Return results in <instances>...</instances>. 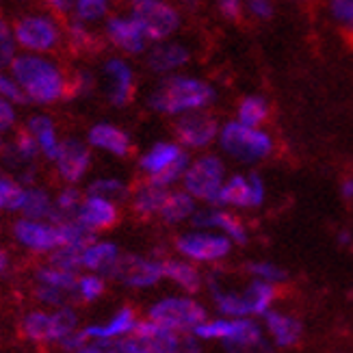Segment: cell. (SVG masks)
<instances>
[{
  "mask_svg": "<svg viewBox=\"0 0 353 353\" xmlns=\"http://www.w3.org/2000/svg\"><path fill=\"white\" fill-rule=\"evenodd\" d=\"M214 100V91L210 85L195 79H176L165 81L154 94L150 96V106L161 113H184L204 109Z\"/></svg>",
  "mask_w": 353,
  "mask_h": 353,
  "instance_id": "obj_2",
  "label": "cell"
},
{
  "mask_svg": "<svg viewBox=\"0 0 353 353\" xmlns=\"http://www.w3.org/2000/svg\"><path fill=\"white\" fill-rule=\"evenodd\" d=\"M212 204L217 206H254V197H252V187H250V178L245 176H232L225 184H221V189L214 193L210 199Z\"/></svg>",
  "mask_w": 353,
  "mask_h": 353,
  "instance_id": "obj_19",
  "label": "cell"
},
{
  "mask_svg": "<svg viewBox=\"0 0 353 353\" xmlns=\"http://www.w3.org/2000/svg\"><path fill=\"white\" fill-rule=\"evenodd\" d=\"M248 7L254 15H258V18H269L273 13L271 0H248Z\"/></svg>",
  "mask_w": 353,
  "mask_h": 353,
  "instance_id": "obj_50",
  "label": "cell"
},
{
  "mask_svg": "<svg viewBox=\"0 0 353 353\" xmlns=\"http://www.w3.org/2000/svg\"><path fill=\"white\" fill-rule=\"evenodd\" d=\"M89 161H91L89 150L81 141L70 139L61 143L59 157H57V170L68 182H76L89 170Z\"/></svg>",
  "mask_w": 353,
  "mask_h": 353,
  "instance_id": "obj_13",
  "label": "cell"
},
{
  "mask_svg": "<svg viewBox=\"0 0 353 353\" xmlns=\"http://www.w3.org/2000/svg\"><path fill=\"white\" fill-rule=\"evenodd\" d=\"M223 163L214 157H204L195 161L191 167H187L184 172V189H187L193 197L199 199H210L214 197L223 184Z\"/></svg>",
  "mask_w": 353,
  "mask_h": 353,
  "instance_id": "obj_5",
  "label": "cell"
},
{
  "mask_svg": "<svg viewBox=\"0 0 353 353\" xmlns=\"http://www.w3.org/2000/svg\"><path fill=\"white\" fill-rule=\"evenodd\" d=\"M89 143L111 152L115 157H126L130 152V139L124 130H119L111 124H98L89 130Z\"/></svg>",
  "mask_w": 353,
  "mask_h": 353,
  "instance_id": "obj_18",
  "label": "cell"
},
{
  "mask_svg": "<svg viewBox=\"0 0 353 353\" xmlns=\"http://www.w3.org/2000/svg\"><path fill=\"white\" fill-rule=\"evenodd\" d=\"M176 248L182 256L199 263H212V260L225 258L230 252V241L217 234H184L176 241Z\"/></svg>",
  "mask_w": 353,
  "mask_h": 353,
  "instance_id": "obj_9",
  "label": "cell"
},
{
  "mask_svg": "<svg viewBox=\"0 0 353 353\" xmlns=\"http://www.w3.org/2000/svg\"><path fill=\"white\" fill-rule=\"evenodd\" d=\"M132 336L141 343L143 353H174L182 349V341L176 336V330L159 323L154 319L145 321V323H137Z\"/></svg>",
  "mask_w": 353,
  "mask_h": 353,
  "instance_id": "obj_11",
  "label": "cell"
},
{
  "mask_svg": "<svg viewBox=\"0 0 353 353\" xmlns=\"http://www.w3.org/2000/svg\"><path fill=\"white\" fill-rule=\"evenodd\" d=\"M15 37H18V41L24 48L43 52L57 46L59 30L52 20L33 15V18H24L18 22V26H15Z\"/></svg>",
  "mask_w": 353,
  "mask_h": 353,
  "instance_id": "obj_10",
  "label": "cell"
},
{
  "mask_svg": "<svg viewBox=\"0 0 353 353\" xmlns=\"http://www.w3.org/2000/svg\"><path fill=\"white\" fill-rule=\"evenodd\" d=\"M193 212H195V204L191 193H170L161 210V217L170 223H178L187 217H193Z\"/></svg>",
  "mask_w": 353,
  "mask_h": 353,
  "instance_id": "obj_28",
  "label": "cell"
},
{
  "mask_svg": "<svg viewBox=\"0 0 353 353\" xmlns=\"http://www.w3.org/2000/svg\"><path fill=\"white\" fill-rule=\"evenodd\" d=\"M89 195H98L104 199H111V202H117V199H124L128 195V189L119 180L106 178V180H96L94 184H91Z\"/></svg>",
  "mask_w": 353,
  "mask_h": 353,
  "instance_id": "obj_37",
  "label": "cell"
},
{
  "mask_svg": "<svg viewBox=\"0 0 353 353\" xmlns=\"http://www.w3.org/2000/svg\"><path fill=\"white\" fill-rule=\"evenodd\" d=\"M248 271L252 275H256V278L267 280V282H282L286 278V273L282 269H278L275 265H271V263H252L248 267Z\"/></svg>",
  "mask_w": 353,
  "mask_h": 353,
  "instance_id": "obj_44",
  "label": "cell"
},
{
  "mask_svg": "<svg viewBox=\"0 0 353 353\" xmlns=\"http://www.w3.org/2000/svg\"><path fill=\"white\" fill-rule=\"evenodd\" d=\"M0 96L11 100V102H18V104H24L28 102V96H26V91L20 89L18 85H15L13 81H9L7 76L0 74Z\"/></svg>",
  "mask_w": 353,
  "mask_h": 353,
  "instance_id": "obj_46",
  "label": "cell"
},
{
  "mask_svg": "<svg viewBox=\"0 0 353 353\" xmlns=\"http://www.w3.org/2000/svg\"><path fill=\"white\" fill-rule=\"evenodd\" d=\"M106 275H111V278L134 288L152 286L161 278H165L163 260H145L139 256H119L115 260V265L106 271Z\"/></svg>",
  "mask_w": 353,
  "mask_h": 353,
  "instance_id": "obj_6",
  "label": "cell"
},
{
  "mask_svg": "<svg viewBox=\"0 0 353 353\" xmlns=\"http://www.w3.org/2000/svg\"><path fill=\"white\" fill-rule=\"evenodd\" d=\"M104 72L109 76L111 87H109V98L115 106H124L130 102L132 98V89H134V81H132V72L130 68L119 59H111L106 61Z\"/></svg>",
  "mask_w": 353,
  "mask_h": 353,
  "instance_id": "obj_15",
  "label": "cell"
},
{
  "mask_svg": "<svg viewBox=\"0 0 353 353\" xmlns=\"http://www.w3.org/2000/svg\"><path fill=\"white\" fill-rule=\"evenodd\" d=\"M15 124V113L7 100L0 98V130H9Z\"/></svg>",
  "mask_w": 353,
  "mask_h": 353,
  "instance_id": "obj_49",
  "label": "cell"
},
{
  "mask_svg": "<svg viewBox=\"0 0 353 353\" xmlns=\"http://www.w3.org/2000/svg\"><path fill=\"white\" fill-rule=\"evenodd\" d=\"M193 223L197 228H221L228 236H232L234 243L243 245L248 241L243 223L234 217V214L223 212V210H199L193 212Z\"/></svg>",
  "mask_w": 353,
  "mask_h": 353,
  "instance_id": "obj_17",
  "label": "cell"
},
{
  "mask_svg": "<svg viewBox=\"0 0 353 353\" xmlns=\"http://www.w3.org/2000/svg\"><path fill=\"white\" fill-rule=\"evenodd\" d=\"M150 319H154L176 332H184V330H195L199 323H204L206 310L193 299L170 297L152 305Z\"/></svg>",
  "mask_w": 353,
  "mask_h": 353,
  "instance_id": "obj_4",
  "label": "cell"
},
{
  "mask_svg": "<svg viewBox=\"0 0 353 353\" xmlns=\"http://www.w3.org/2000/svg\"><path fill=\"white\" fill-rule=\"evenodd\" d=\"M89 245H61L57 248V252L52 254L50 263L59 269H68V271H79L83 265V256H85V250Z\"/></svg>",
  "mask_w": 353,
  "mask_h": 353,
  "instance_id": "obj_32",
  "label": "cell"
},
{
  "mask_svg": "<svg viewBox=\"0 0 353 353\" xmlns=\"http://www.w3.org/2000/svg\"><path fill=\"white\" fill-rule=\"evenodd\" d=\"M22 332L35 343H50L52 339V316L46 312H30L22 321Z\"/></svg>",
  "mask_w": 353,
  "mask_h": 353,
  "instance_id": "obj_30",
  "label": "cell"
},
{
  "mask_svg": "<svg viewBox=\"0 0 353 353\" xmlns=\"http://www.w3.org/2000/svg\"><path fill=\"white\" fill-rule=\"evenodd\" d=\"M106 11V0H76L79 20H98Z\"/></svg>",
  "mask_w": 353,
  "mask_h": 353,
  "instance_id": "obj_41",
  "label": "cell"
},
{
  "mask_svg": "<svg viewBox=\"0 0 353 353\" xmlns=\"http://www.w3.org/2000/svg\"><path fill=\"white\" fill-rule=\"evenodd\" d=\"M180 154H182V150L176 143H157L141 159V170L148 172L150 176H154V174L163 172L165 167H170Z\"/></svg>",
  "mask_w": 353,
  "mask_h": 353,
  "instance_id": "obj_25",
  "label": "cell"
},
{
  "mask_svg": "<svg viewBox=\"0 0 353 353\" xmlns=\"http://www.w3.org/2000/svg\"><path fill=\"white\" fill-rule=\"evenodd\" d=\"M24 195H26V191L20 187L18 182L0 176V208L20 210L24 204Z\"/></svg>",
  "mask_w": 353,
  "mask_h": 353,
  "instance_id": "obj_36",
  "label": "cell"
},
{
  "mask_svg": "<svg viewBox=\"0 0 353 353\" xmlns=\"http://www.w3.org/2000/svg\"><path fill=\"white\" fill-rule=\"evenodd\" d=\"M79 219L94 230H106L117 223V208L111 199L89 195L81 206Z\"/></svg>",
  "mask_w": 353,
  "mask_h": 353,
  "instance_id": "obj_16",
  "label": "cell"
},
{
  "mask_svg": "<svg viewBox=\"0 0 353 353\" xmlns=\"http://www.w3.org/2000/svg\"><path fill=\"white\" fill-rule=\"evenodd\" d=\"M217 121L208 115H199V113H191L180 117V121L176 124V134L178 141L182 145L189 148H204L208 145L214 134H217Z\"/></svg>",
  "mask_w": 353,
  "mask_h": 353,
  "instance_id": "obj_12",
  "label": "cell"
},
{
  "mask_svg": "<svg viewBox=\"0 0 353 353\" xmlns=\"http://www.w3.org/2000/svg\"><path fill=\"white\" fill-rule=\"evenodd\" d=\"M13 50H15V41L9 26L0 20V70L13 63Z\"/></svg>",
  "mask_w": 353,
  "mask_h": 353,
  "instance_id": "obj_42",
  "label": "cell"
},
{
  "mask_svg": "<svg viewBox=\"0 0 353 353\" xmlns=\"http://www.w3.org/2000/svg\"><path fill=\"white\" fill-rule=\"evenodd\" d=\"M273 295H275V290L267 280L258 278L256 282H252V286L248 288V295H245L250 301L252 314H267L269 305L273 301Z\"/></svg>",
  "mask_w": 353,
  "mask_h": 353,
  "instance_id": "obj_34",
  "label": "cell"
},
{
  "mask_svg": "<svg viewBox=\"0 0 353 353\" xmlns=\"http://www.w3.org/2000/svg\"><path fill=\"white\" fill-rule=\"evenodd\" d=\"M250 187H252L254 206L263 204V199H265V184H263V180H260L258 174H250Z\"/></svg>",
  "mask_w": 353,
  "mask_h": 353,
  "instance_id": "obj_51",
  "label": "cell"
},
{
  "mask_svg": "<svg viewBox=\"0 0 353 353\" xmlns=\"http://www.w3.org/2000/svg\"><path fill=\"white\" fill-rule=\"evenodd\" d=\"M0 145H3V141H0Z\"/></svg>",
  "mask_w": 353,
  "mask_h": 353,
  "instance_id": "obj_57",
  "label": "cell"
},
{
  "mask_svg": "<svg viewBox=\"0 0 353 353\" xmlns=\"http://www.w3.org/2000/svg\"><path fill=\"white\" fill-rule=\"evenodd\" d=\"M134 325H137L134 312L130 308H124L115 314V319L109 325H91V327H85V332L89 339H117V336L132 334Z\"/></svg>",
  "mask_w": 353,
  "mask_h": 353,
  "instance_id": "obj_24",
  "label": "cell"
},
{
  "mask_svg": "<svg viewBox=\"0 0 353 353\" xmlns=\"http://www.w3.org/2000/svg\"><path fill=\"white\" fill-rule=\"evenodd\" d=\"M134 5H143V3H152V0H132Z\"/></svg>",
  "mask_w": 353,
  "mask_h": 353,
  "instance_id": "obj_56",
  "label": "cell"
},
{
  "mask_svg": "<svg viewBox=\"0 0 353 353\" xmlns=\"http://www.w3.org/2000/svg\"><path fill=\"white\" fill-rule=\"evenodd\" d=\"M163 273H165V278L174 280L180 288L187 290V293H197L199 286H202V278H199V273L189 263H180V260H165Z\"/></svg>",
  "mask_w": 353,
  "mask_h": 353,
  "instance_id": "obj_26",
  "label": "cell"
},
{
  "mask_svg": "<svg viewBox=\"0 0 353 353\" xmlns=\"http://www.w3.org/2000/svg\"><path fill=\"white\" fill-rule=\"evenodd\" d=\"M15 81L26 91L28 100L46 104L65 98V81L61 72L39 57H18L11 63Z\"/></svg>",
  "mask_w": 353,
  "mask_h": 353,
  "instance_id": "obj_1",
  "label": "cell"
},
{
  "mask_svg": "<svg viewBox=\"0 0 353 353\" xmlns=\"http://www.w3.org/2000/svg\"><path fill=\"white\" fill-rule=\"evenodd\" d=\"M104 293V280L98 275H85L79 278V297L85 301H94Z\"/></svg>",
  "mask_w": 353,
  "mask_h": 353,
  "instance_id": "obj_40",
  "label": "cell"
},
{
  "mask_svg": "<svg viewBox=\"0 0 353 353\" xmlns=\"http://www.w3.org/2000/svg\"><path fill=\"white\" fill-rule=\"evenodd\" d=\"M37 280L41 284H48V286H57V288H63V290H72V293L79 295V278H76L74 271L68 269H59V267H48V269H41L37 273Z\"/></svg>",
  "mask_w": 353,
  "mask_h": 353,
  "instance_id": "obj_33",
  "label": "cell"
},
{
  "mask_svg": "<svg viewBox=\"0 0 353 353\" xmlns=\"http://www.w3.org/2000/svg\"><path fill=\"white\" fill-rule=\"evenodd\" d=\"M269 117V106L263 98L250 96L245 98L239 106V121L248 126H260Z\"/></svg>",
  "mask_w": 353,
  "mask_h": 353,
  "instance_id": "obj_35",
  "label": "cell"
},
{
  "mask_svg": "<svg viewBox=\"0 0 353 353\" xmlns=\"http://www.w3.org/2000/svg\"><path fill=\"white\" fill-rule=\"evenodd\" d=\"M35 295H37L41 301H46V303L63 305V303H65L74 293H72V290H63V288L48 286V284H41V282H39V286H37V290H35Z\"/></svg>",
  "mask_w": 353,
  "mask_h": 353,
  "instance_id": "obj_43",
  "label": "cell"
},
{
  "mask_svg": "<svg viewBox=\"0 0 353 353\" xmlns=\"http://www.w3.org/2000/svg\"><path fill=\"white\" fill-rule=\"evenodd\" d=\"M9 267V260H7V254L5 252H0V275H3Z\"/></svg>",
  "mask_w": 353,
  "mask_h": 353,
  "instance_id": "obj_54",
  "label": "cell"
},
{
  "mask_svg": "<svg viewBox=\"0 0 353 353\" xmlns=\"http://www.w3.org/2000/svg\"><path fill=\"white\" fill-rule=\"evenodd\" d=\"M187 59H189V52L184 50L182 46L165 43V46H157V48L148 54V65L154 72H170L187 63Z\"/></svg>",
  "mask_w": 353,
  "mask_h": 353,
  "instance_id": "obj_22",
  "label": "cell"
},
{
  "mask_svg": "<svg viewBox=\"0 0 353 353\" xmlns=\"http://www.w3.org/2000/svg\"><path fill=\"white\" fill-rule=\"evenodd\" d=\"M13 234L22 245L35 252H50L63 245V232L59 223H41L39 219H22L13 225Z\"/></svg>",
  "mask_w": 353,
  "mask_h": 353,
  "instance_id": "obj_8",
  "label": "cell"
},
{
  "mask_svg": "<svg viewBox=\"0 0 353 353\" xmlns=\"http://www.w3.org/2000/svg\"><path fill=\"white\" fill-rule=\"evenodd\" d=\"M241 0H219V11L228 20H239L241 18Z\"/></svg>",
  "mask_w": 353,
  "mask_h": 353,
  "instance_id": "obj_48",
  "label": "cell"
},
{
  "mask_svg": "<svg viewBox=\"0 0 353 353\" xmlns=\"http://www.w3.org/2000/svg\"><path fill=\"white\" fill-rule=\"evenodd\" d=\"M76 323H79V319H76V314L72 310H68V308L59 310L57 314H52V339L57 343H61L65 336H70L76 330Z\"/></svg>",
  "mask_w": 353,
  "mask_h": 353,
  "instance_id": "obj_38",
  "label": "cell"
},
{
  "mask_svg": "<svg viewBox=\"0 0 353 353\" xmlns=\"http://www.w3.org/2000/svg\"><path fill=\"white\" fill-rule=\"evenodd\" d=\"M117 258H119V252L113 243H91L85 250L83 265L87 269H94V271H100L106 275V271L115 265Z\"/></svg>",
  "mask_w": 353,
  "mask_h": 353,
  "instance_id": "obj_27",
  "label": "cell"
},
{
  "mask_svg": "<svg viewBox=\"0 0 353 353\" xmlns=\"http://www.w3.org/2000/svg\"><path fill=\"white\" fill-rule=\"evenodd\" d=\"M343 195H345L347 199L353 197V180H347V182L343 184Z\"/></svg>",
  "mask_w": 353,
  "mask_h": 353,
  "instance_id": "obj_53",
  "label": "cell"
},
{
  "mask_svg": "<svg viewBox=\"0 0 353 353\" xmlns=\"http://www.w3.org/2000/svg\"><path fill=\"white\" fill-rule=\"evenodd\" d=\"M267 327H269L271 336L275 339V343L282 345V347H293L301 339V325L297 323L295 319L280 314V312H269L267 310Z\"/></svg>",
  "mask_w": 353,
  "mask_h": 353,
  "instance_id": "obj_21",
  "label": "cell"
},
{
  "mask_svg": "<svg viewBox=\"0 0 353 353\" xmlns=\"http://www.w3.org/2000/svg\"><path fill=\"white\" fill-rule=\"evenodd\" d=\"M167 197H170V193L165 191V187L150 180L148 184H143V187H139L134 191L132 208L139 217H152V214L163 210Z\"/></svg>",
  "mask_w": 353,
  "mask_h": 353,
  "instance_id": "obj_20",
  "label": "cell"
},
{
  "mask_svg": "<svg viewBox=\"0 0 353 353\" xmlns=\"http://www.w3.org/2000/svg\"><path fill=\"white\" fill-rule=\"evenodd\" d=\"M132 18L137 20V24L141 26L145 37L154 39V41H161L167 35H172L180 24L178 13L170 5L159 3V0H152V3H143V5H134Z\"/></svg>",
  "mask_w": 353,
  "mask_h": 353,
  "instance_id": "obj_7",
  "label": "cell"
},
{
  "mask_svg": "<svg viewBox=\"0 0 353 353\" xmlns=\"http://www.w3.org/2000/svg\"><path fill=\"white\" fill-rule=\"evenodd\" d=\"M332 13L339 22L353 28V0H332Z\"/></svg>",
  "mask_w": 353,
  "mask_h": 353,
  "instance_id": "obj_47",
  "label": "cell"
},
{
  "mask_svg": "<svg viewBox=\"0 0 353 353\" xmlns=\"http://www.w3.org/2000/svg\"><path fill=\"white\" fill-rule=\"evenodd\" d=\"M187 167H189V157L182 154L170 165V167H165L163 172H159V174H154V176H150V180L152 182H157V184H161V187H167V184H172V182H176L180 176H184V172H187Z\"/></svg>",
  "mask_w": 353,
  "mask_h": 353,
  "instance_id": "obj_39",
  "label": "cell"
},
{
  "mask_svg": "<svg viewBox=\"0 0 353 353\" xmlns=\"http://www.w3.org/2000/svg\"><path fill=\"white\" fill-rule=\"evenodd\" d=\"M54 204L50 202V197L46 191L41 189H28L24 195V204H22V212L26 214L28 219H50Z\"/></svg>",
  "mask_w": 353,
  "mask_h": 353,
  "instance_id": "obj_31",
  "label": "cell"
},
{
  "mask_svg": "<svg viewBox=\"0 0 353 353\" xmlns=\"http://www.w3.org/2000/svg\"><path fill=\"white\" fill-rule=\"evenodd\" d=\"M28 130L35 134V139L39 143V150L43 152V154L48 157V159H52V161H57L61 143L57 139L52 119L50 117H43V115H37L33 119H28Z\"/></svg>",
  "mask_w": 353,
  "mask_h": 353,
  "instance_id": "obj_23",
  "label": "cell"
},
{
  "mask_svg": "<svg viewBox=\"0 0 353 353\" xmlns=\"http://www.w3.org/2000/svg\"><path fill=\"white\" fill-rule=\"evenodd\" d=\"M339 239H341V243H343V245H347V243H351V236H349L347 232H343V234H341Z\"/></svg>",
  "mask_w": 353,
  "mask_h": 353,
  "instance_id": "obj_55",
  "label": "cell"
},
{
  "mask_svg": "<svg viewBox=\"0 0 353 353\" xmlns=\"http://www.w3.org/2000/svg\"><path fill=\"white\" fill-rule=\"evenodd\" d=\"M48 3H50L57 11L65 13V11L70 9V5H72V0H48Z\"/></svg>",
  "mask_w": 353,
  "mask_h": 353,
  "instance_id": "obj_52",
  "label": "cell"
},
{
  "mask_svg": "<svg viewBox=\"0 0 353 353\" xmlns=\"http://www.w3.org/2000/svg\"><path fill=\"white\" fill-rule=\"evenodd\" d=\"M106 33L109 39L117 46V48L126 50L130 54H139L145 50V33L141 26L137 24V20H126V18H111L106 24Z\"/></svg>",
  "mask_w": 353,
  "mask_h": 353,
  "instance_id": "obj_14",
  "label": "cell"
},
{
  "mask_svg": "<svg viewBox=\"0 0 353 353\" xmlns=\"http://www.w3.org/2000/svg\"><path fill=\"white\" fill-rule=\"evenodd\" d=\"M221 145L228 154L236 157L239 161L252 163L271 154V139L256 130V126H248L243 121H230L221 132Z\"/></svg>",
  "mask_w": 353,
  "mask_h": 353,
  "instance_id": "obj_3",
  "label": "cell"
},
{
  "mask_svg": "<svg viewBox=\"0 0 353 353\" xmlns=\"http://www.w3.org/2000/svg\"><path fill=\"white\" fill-rule=\"evenodd\" d=\"M210 290H212V299L217 303V308L221 314H230V316H243L250 314V301L248 297H241L236 293H228V290H221L214 282H210Z\"/></svg>",
  "mask_w": 353,
  "mask_h": 353,
  "instance_id": "obj_29",
  "label": "cell"
},
{
  "mask_svg": "<svg viewBox=\"0 0 353 353\" xmlns=\"http://www.w3.org/2000/svg\"><path fill=\"white\" fill-rule=\"evenodd\" d=\"M70 41L74 46V50H91L94 48V35L85 30L81 22H74L70 26Z\"/></svg>",
  "mask_w": 353,
  "mask_h": 353,
  "instance_id": "obj_45",
  "label": "cell"
}]
</instances>
